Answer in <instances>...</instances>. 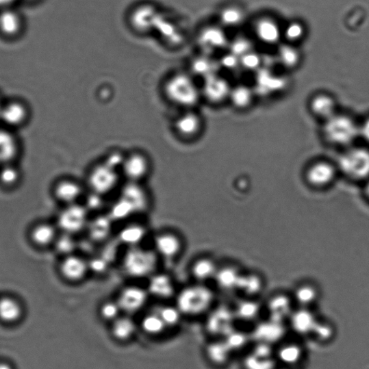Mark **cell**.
Masks as SVG:
<instances>
[{
    "label": "cell",
    "instance_id": "7a4b0ae2",
    "mask_svg": "<svg viewBox=\"0 0 369 369\" xmlns=\"http://www.w3.org/2000/svg\"><path fill=\"white\" fill-rule=\"evenodd\" d=\"M158 259L154 250L142 246L129 248L122 257V269L130 278L148 279L157 272Z\"/></svg>",
    "mask_w": 369,
    "mask_h": 369
},
{
    "label": "cell",
    "instance_id": "44dd1931",
    "mask_svg": "<svg viewBox=\"0 0 369 369\" xmlns=\"http://www.w3.org/2000/svg\"><path fill=\"white\" fill-rule=\"evenodd\" d=\"M147 290L149 296L168 300L175 297V285L173 279L165 272H155L148 279Z\"/></svg>",
    "mask_w": 369,
    "mask_h": 369
},
{
    "label": "cell",
    "instance_id": "836d02e7",
    "mask_svg": "<svg viewBox=\"0 0 369 369\" xmlns=\"http://www.w3.org/2000/svg\"><path fill=\"white\" fill-rule=\"evenodd\" d=\"M208 359L214 364H222L227 359V353L225 345L217 342H212L206 347Z\"/></svg>",
    "mask_w": 369,
    "mask_h": 369
},
{
    "label": "cell",
    "instance_id": "484cf974",
    "mask_svg": "<svg viewBox=\"0 0 369 369\" xmlns=\"http://www.w3.org/2000/svg\"><path fill=\"white\" fill-rule=\"evenodd\" d=\"M110 331L112 338L116 341L127 343L138 331V325L131 316L124 314L112 322Z\"/></svg>",
    "mask_w": 369,
    "mask_h": 369
},
{
    "label": "cell",
    "instance_id": "8992f818",
    "mask_svg": "<svg viewBox=\"0 0 369 369\" xmlns=\"http://www.w3.org/2000/svg\"><path fill=\"white\" fill-rule=\"evenodd\" d=\"M120 172L105 162L94 166L88 175V187L90 192L104 196L110 194L118 187Z\"/></svg>",
    "mask_w": 369,
    "mask_h": 369
},
{
    "label": "cell",
    "instance_id": "f1b7e54d",
    "mask_svg": "<svg viewBox=\"0 0 369 369\" xmlns=\"http://www.w3.org/2000/svg\"><path fill=\"white\" fill-rule=\"evenodd\" d=\"M229 101L238 110H245L252 105L254 92L247 86H237L231 89Z\"/></svg>",
    "mask_w": 369,
    "mask_h": 369
},
{
    "label": "cell",
    "instance_id": "ffe728a7",
    "mask_svg": "<svg viewBox=\"0 0 369 369\" xmlns=\"http://www.w3.org/2000/svg\"><path fill=\"white\" fill-rule=\"evenodd\" d=\"M24 316V305L17 297L12 295L0 297V322L13 326L22 321Z\"/></svg>",
    "mask_w": 369,
    "mask_h": 369
},
{
    "label": "cell",
    "instance_id": "52a82bcc",
    "mask_svg": "<svg viewBox=\"0 0 369 369\" xmlns=\"http://www.w3.org/2000/svg\"><path fill=\"white\" fill-rule=\"evenodd\" d=\"M89 213L81 203L62 207L55 223L62 233L75 236L86 230L90 221Z\"/></svg>",
    "mask_w": 369,
    "mask_h": 369
},
{
    "label": "cell",
    "instance_id": "603a6c76",
    "mask_svg": "<svg viewBox=\"0 0 369 369\" xmlns=\"http://www.w3.org/2000/svg\"><path fill=\"white\" fill-rule=\"evenodd\" d=\"M309 109L314 117L325 121L338 113L337 101L329 94L319 93L309 100Z\"/></svg>",
    "mask_w": 369,
    "mask_h": 369
},
{
    "label": "cell",
    "instance_id": "60d3db41",
    "mask_svg": "<svg viewBox=\"0 0 369 369\" xmlns=\"http://www.w3.org/2000/svg\"><path fill=\"white\" fill-rule=\"evenodd\" d=\"M359 136L366 142L369 143V118H366L359 125Z\"/></svg>",
    "mask_w": 369,
    "mask_h": 369
},
{
    "label": "cell",
    "instance_id": "7bdbcfd3",
    "mask_svg": "<svg viewBox=\"0 0 369 369\" xmlns=\"http://www.w3.org/2000/svg\"><path fill=\"white\" fill-rule=\"evenodd\" d=\"M243 64L244 66L251 68V69H253V68H255L258 64V59L255 55H248L246 56L243 60Z\"/></svg>",
    "mask_w": 369,
    "mask_h": 369
},
{
    "label": "cell",
    "instance_id": "d590c367",
    "mask_svg": "<svg viewBox=\"0 0 369 369\" xmlns=\"http://www.w3.org/2000/svg\"><path fill=\"white\" fill-rule=\"evenodd\" d=\"M258 34L267 42H275L279 36L277 26L268 21L262 22L259 24Z\"/></svg>",
    "mask_w": 369,
    "mask_h": 369
},
{
    "label": "cell",
    "instance_id": "681fc988",
    "mask_svg": "<svg viewBox=\"0 0 369 369\" xmlns=\"http://www.w3.org/2000/svg\"><path fill=\"white\" fill-rule=\"evenodd\" d=\"M5 101L1 94H0V116H1L3 107L5 103Z\"/></svg>",
    "mask_w": 369,
    "mask_h": 369
},
{
    "label": "cell",
    "instance_id": "bcb514c9",
    "mask_svg": "<svg viewBox=\"0 0 369 369\" xmlns=\"http://www.w3.org/2000/svg\"><path fill=\"white\" fill-rule=\"evenodd\" d=\"M42 1H43V0H20V2L29 5H36Z\"/></svg>",
    "mask_w": 369,
    "mask_h": 369
},
{
    "label": "cell",
    "instance_id": "74e56055",
    "mask_svg": "<svg viewBox=\"0 0 369 369\" xmlns=\"http://www.w3.org/2000/svg\"><path fill=\"white\" fill-rule=\"evenodd\" d=\"M202 36V42L205 44L209 42L212 45L218 46L221 45L224 42L222 35L216 30H210L209 32L203 34Z\"/></svg>",
    "mask_w": 369,
    "mask_h": 369
},
{
    "label": "cell",
    "instance_id": "5bb4252c",
    "mask_svg": "<svg viewBox=\"0 0 369 369\" xmlns=\"http://www.w3.org/2000/svg\"><path fill=\"white\" fill-rule=\"evenodd\" d=\"M25 20L16 8L0 11V36L7 40H16L24 34Z\"/></svg>",
    "mask_w": 369,
    "mask_h": 369
},
{
    "label": "cell",
    "instance_id": "f907efd6",
    "mask_svg": "<svg viewBox=\"0 0 369 369\" xmlns=\"http://www.w3.org/2000/svg\"><path fill=\"white\" fill-rule=\"evenodd\" d=\"M0 369H11V367L7 363L0 362Z\"/></svg>",
    "mask_w": 369,
    "mask_h": 369
},
{
    "label": "cell",
    "instance_id": "f546056e",
    "mask_svg": "<svg viewBox=\"0 0 369 369\" xmlns=\"http://www.w3.org/2000/svg\"><path fill=\"white\" fill-rule=\"evenodd\" d=\"M140 327L144 333L153 337L162 335L168 330L165 323L154 310L145 314L141 320Z\"/></svg>",
    "mask_w": 369,
    "mask_h": 369
},
{
    "label": "cell",
    "instance_id": "4fadbf2b",
    "mask_svg": "<svg viewBox=\"0 0 369 369\" xmlns=\"http://www.w3.org/2000/svg\"><path fill=\"white\" fill-rule=\"evenodd\" d=\"M58 269L63 279L73 283L83 281L90 272L88 261L75 253L63 257Z\"/></svg>",
    "mask_w": 369,
    "mask_h": 369
},
{
    "label": "cell",
    "instance_id": "d4e9b609",
    "mask_svg": "<svg viewBox=\"0 0 369 369\" xmlns=\"http://www.w3.org/2000/svg\"><path fill=\"white\" fill-rule=\"evenodd\" d=\"M147 236L145 226L131 223L123 227L118 233V241L120 244L127 246L128 249L141 246Z\"/></svg>",
    "mask_w": 369,
    "mask_h": 369
},
{
    "label": "cell",
    "instance_id": "1f68e13d",
    "mask_svg": "<svg viewBox=\"0 0 369 369\" xmlns=\"http://www.w3.org/2000/svg\"><path fill=\"white\" fill-rule=\"evenodd\" d=\"M77 247V243L75 239V236L62 233V232H60L55 243L53 246V248L55 249L62 257L75 254Z\"/></svg>",
    "mask_w": 369,
    "mask_h": 369
},
{
    "label": "cell",
    "instance_id": "ab89813d",
    "mask_svg": "<svg viewBox=\"0 0 369 369\" xmlns=\"http://www.w3.org/2000/svg\"><path fill=\"white\" fill-rule=\"evenodd\" d=\"M283 60L286 64L292 65L296 61L295 52L289 49H285L282 52Z\"/></svg>",
    "mask_w": 369,
    "mask_h": 369
},
{
    "label": "cell",
    "instance_id": "7402d4cb",
    "mask_svg": "<svg viewBox=\"0 0 369 369\" xmlns=\"http://www.w3.org/2000/svg\"><path fill=\"white\" fill-rule=\"evenodd\" d=\"M120 197L133 209L136 214L145 212L149 206V199L141 183H127L123 188Z\"/></svg>",
    "mask_w": 369,
    "mask_h": 369
},
{
    "label": "cell",
    "instance_id": "7dc6e473",
    "mask_svg": "<svg viewBox=\"0 0 369 369\" xmlns=\"http://www.w3.org/2000/svg\"><path fill=\"white\" fill-rule=\"evenodd\" d=\"M364 194L367 199L369 200V179L366 181L364 190Z\"/></svg>",
    "mask_w": 369,
    "mask_h": 369
},
{
    "label": "cell",
    "instance_id": "ac0fdd59",
    "mask_svg": "<svg viewBox=\"0 0 369 369\" xmlns=\"http://www.w3.org/2000/svg\"><path fill=\"white\" fill-rule=\"evenodd\" d=\"M203 128L201 116L194 111L186 110L174 121V129L184 139H194L201 133Z\"/></svg>",
    "mask_w": 369,
    "mask_h": 369
},
{
    "label": "cell",
    "instance_id": "9c48e42d",
    "mask_svg": "<svg viewBox=\"0 0 369 369\" xmlns=\"http://www.w3.org/2000/svg\"><path fill=\"white\" fill-rule=\"evenodd\" d=\"M51 193L52 197L62 207L80 203L84 199L85 188L79 181L71 177H61L53 183Z\"/></svg>",
    "mask_w": 369,
    "mask_h": 369
},
{
    "label": "cell",
    "instance_id": "ba28073f",
    "mask_svg": "<svg viewBox=\"0 0 369 369\" xmlns=\"http://www.w3.org/2000/svg\"><path fill=\"white\" fill-rule=\"evenodd\" d=\"M31 118V109L28 103L20 99H11L5 101L0 125L16 131L29 124Z\"/></svg>",
    "mask_w": 369,
    "mask_h": 369
},
{
    "label": "cell",
    "instance_id": "d6986e66",
    "mask_svg": "<svg viewBox=\"0 0 369 369\" xmlns=\"http://www.w3.org/2000/svg\"><path fill=\"white\" fill-rule=\"evenodd\" d=\"M231 89L226 80L212 75L204 79L201 97L212 104H221L229 101Z\"/></svg>",
    "mask_w": 369,
    "mask_h": 369
},
{
    "label": "cell",
    "instance_id": "c3c4849f",
    "mask_svg": "<svg viewBox=\"0 0 369 369\" xmlns=\"http://www.w3.org/2000/svg\"><path fill=\"white\" fill-rule=\"evenodd\" d=\"M225 64L226 66H233L236 64V60L234 58H228Z\"/></svg>",
    "mask_w": 369,
    "mask_h": 369
},
{
    "label": "cell",
    "instance_id": "e575fe53",
    "mask_svg": "<svg viewBox=\"0 0 369 369\" xmlns=\"http://www.w3.org/2000/svg\"><path fill=\"white\" fill-rule=\"evenodd\" d=\"M225 313L222 310H216L209 314L206 327L207 331L213 335L224 332L225 324Z\"/></svg>",
    "mask_w": 369,
    "mask_h": 369
},
{
    "label": "cell",
    "instance_id": "2e32d148",
    "mask_svg": "<svg viewBox=\"0 0 369 369\" xmlns=\"http://www.w3.org/2000/svg\"><path fill=\"white\" fill-rule=\"evenodd\" d=\"M183 250V242L179 235L173 231H162L154 238V251L160 257L173 259Z\"/></svg>",
    "mask_w": 369,
    "mask_h": 369
},
{
    "label": "cell",
    "instance_id": "8d00e7d4",
    "mask_svg": "<svg viewBox=\"0 0 369 369\" xmlns=\"http://www.w3.org/2000/svg\"><path fill=\"white\" fill-rule=\"evenodd\" d=\"M109 263L105 258L101 256L92 257L88 261L90 272H92L97 275H103L109 269Z\"/></svg>",
    "mask_w": 369,
    "mask_h": 369
},
{
    "label": "cell",
    "instance_id": "4316f807",
    "mask_svg": "<svg viewBox=\"0 0 369 369\" xmlns=\"http://www.w3.org/2000/svg\"><path fill=\"white\" fill-rule=\"evenodd\" d=\"M216 267L209 257H200L191 265L190 275L199 283H205L215 277Z\"/></svg>",
    "mask_w": 369,
    "mask_h": 369
},
{
    "label": "cell",
    "instance_id": "8fae6325",
    "mask_svg": "<svg viewBox=\"0 0 369 369\" xmlns=\"http://www.w3.org/2000/svg\"><path fill=\"white\" fill-rule=\"evenodd\" d=\"M151 170V163L144 153L133 152L125 155L120 168L121 176L127 183H141Z\"/></svg>",
    "mask_w": 369,
    "mask_h": 369
},
{
    "label": "cell",
    "instance_id": "f35d334b",
    "mask_svg": "<svg viewBox=\"0 0 369 369\" xmlns=\"http://www.w3.org/2000/svg\"><path fill=\"white\" fill-rule=\"evenodd\" d=\"M240 18V13L235 10H229L225 12L224 21L229 24L236 23Z\"/></svg>",
    "mask_w": 369,
    "mask_h": 369
},
{
    "label": "cell",
    "instance_id": "3957f363",
    "mask_svg": "<svg viewBox=\"0 0 369 369\" xmlns=\"http://www.w3.org/2000/svg\"><path fill=\"white\" fill-rule=\"evenodd\" d=\"M167 99L176 106L191 110L201 100V89L190 77L177 74L168 79L164 86Z\"/></svg>",
    "mask_w": 369,
    "mask_h": 369
},
{
    "label": "cell",
    "instance_id": "83f0119b",
    "mask_svg": "<svg viewBox=\"0 0 369 369\" xmlns=\"http://www.w3.org/2000/svg\"><path fill=\"white\" fill-rule=\"evenodd\" d=\"M23 180V172L17 163L0 166V187L5 190L18 188Z\"/></svg>",
    "mask_w": 369,
    "mask_h": 369
},
{
    "label": "cell",
    "instance_id": "cb8c5ba5",
    "mask_svg": "<svg viewBox=\"0 0 369 369\" xmlns=\"http://www.w3.org/2000/svg\"><path fill=\"white\" fill-rule=\"evenodd\" d=\"M114 221L108 214L94 216L88 222L86 231L89 239L94 242H105L110 237Z\"/></svg>",
    "mask_w": 369,
    "mask_h": 369
},
{
    "label": "cell",
    "instance_id": "d6a6232c",
    "mask_svg": "<svg viewBox=\"0 0 369 369\" xmlns=\"http://www.w3.org/2000/svg\"><path fill=\"white\" fill-rule=\"evenodd\" d=\"M122 311L116 300H107L99 308V316L102 320L113 322L120 316Z\"/></svg>",
    "mask_w": 369,
    "mask_h": 369
},
{
    "label": "cell",
    "instance_id": "f6af8a7d",
    "mask_svg": "<svg viewBox=\"0 0 369 369\" xmlns=\"http://www.w3.org/2000/svg\"><path fill=\"white\" fill-rule=\"evenodd\" d=\"M248 49V45L245 42H240L234 46V51L238 53L244 52Z\"/></svg>",
    "mask_w": 369,
    "mask_h": 369
},
{
    "label": "cell",
    "instance_id": "5b68a950",
    "mask_svg": "<svg viewBox=\"0 0 369 369\" xmlns=\"http://www.w3.org/2000/svg\"><path fill=\"white\" fill-rule=\"evenodd\" d=\"M337 168L347 179L354 181L369 179V149L350 147L340 156Z\"/></svg>",
    "mask_w": 369,
    "mask_h": 369
},
{
    "label": "cell",
    "instance_id": "7c38bea8",
    "mask_svg": "<svg viewBox=\"0 0 369 369\" xmlns=\"http://www.w3.org/2000/svg\"><path fill=\"white\" fill-rule=\"evenodd\" d=\"M338 169L337 166L327 160H318L310 164L305 173L309 186L314 188H325L335 181Z\"/></svg>",
    "mask_w": 369,
    "mask_h": 369
},
{
    "label": "cell",
    "instance_id": "b9f144b4",
    "mask_svg": "<svg viewBox=\"0 0 369 369\" xmlns=\"http://www.w3.org/2000/svg\"><path fill=\"white\" fill-rule=\"evenodd\" d=\"M301 34H302V29L298 25L294 24L291 25L288 31H287V35L292 39L298 38Z\"/></svg>",
    "mask_w": 369,
    "mask_h": 369
},
{
    "label": "cell",
    "instance_id": "277c9868",
    "mask_svg": "<svg viewBox=\"0 0 369 369\" xmlns=\"http://www.w3.org/2000/svg\"><path fill=\"white\" fill-rule=\"evenodd\" d=\"M322 131L328 143L348 148L359 136V125L351 116L337 113L324 121Z\"/></svg>",
    "mask_w": 369,
    "mask_h": 369
},
{
    "label": "cell",
    "instance_id": "9a60e30c",
    "mask_svg": "<svg viewBox=\"0 0 369 369\" xmlns=\"http://www.w3.org/2000/svg\"><path fill=\"white\" fill-rule=\"evenodd\" d=\"M60 231L55 222L39 221L29 229V239L35 247L40 249L53 248Z\"/></svg>",
    "mask_w": 369,
    "mask_h": 369
},
{
    "label": "cell",
    "instance_id": "6da1fadb",
    "mask_svg": "<svg viewBox=\"0 0 369 369\" xmlns=\"http://www.w3.org/2000/svg\"><path fill=\"white\" fill-rule=\"evenodd\" d=\"M214 301L213 292L205 283L184 287L175 296V306L183 316L199 317L207 312Z\"/></svg>",
    "mask_w": 369,
    "mask_h": 369
},
{
    "label": "cell",
    "instance_id": "4dcf8cb0",
    "mask_svg": "<svg viewBox=\"0 0 369 369\" xmlns=\"http://www.w3.org/2000/svg\"><path fill=\"white\" fill-rule=\"evenodd\" d=\"M153 310L159 314L168 329H173L180 325L183 314L175 305H162Z\"/></svg>",
    "mask_w": 369,
    "mask_h": 369
},
{
    "label": "cell",
    "instance_id": "ee69618b",
    "mask_svg": "<svg viewBox=\"0 0 369 369\" xmlns=\"http://www.w3.org/2000/svg\"><path fill=\"white\" fill-rule=\"evenodd\" d=\"M20 0H0V11L16 8Z\"/></svg>",
    "mask_w": 369,
    "mask_h": 369
},
{
    "label": "cell",
    "instance_id": "e0dca14e",
    "mask_svg": "<svg viewBox=\"0 0 369 369\" xmlns=\"http://www.w3.org/2000/svg\"><path fill=\"white\" fill-rule=\"evenodd\" d=\"M21 149L16 131L0 125V166L16 163L21 154Z\"/></svg>",
    "mask_w": 369,
    "mask_h": 369
},
{
    "label": "cell",
    "instance_id": "30bf717a",
    "mask_svg": "<svg viewBox=\"0 0 369 369\" xmlns=\"http://www.w3.org/2000/svg\"><path fill=\"white\" fill-rule=\"evenodd\" d=\"M149 296L147 289L139 285H130L122 288L116 301L123 314L132 316L144 308Z\"/></svg>",
    "mask_w": 369,
    "mask_h": 369
}]
</instances>
